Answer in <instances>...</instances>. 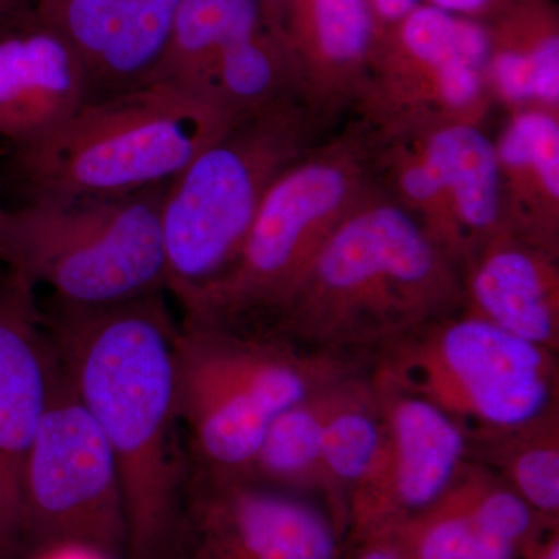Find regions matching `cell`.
<instances>
[{"instance_id":"obj_1","label":"cell","mask_w":559,"mask_h":559,"mask_svg":"<svg viewBox=\"0 0 559 559\" xmlns=\"http://www.w3.org/2000/svg\"><path fill=\"white\" fill-rule=\"evenodd\" d=\"M40 326L119 465L128 559H150L187 469L176 403V325L165 293L80 307L50 299Z\"/></svg>"},{"instance_id":"obj_2","label":"cell","mask_w":559,"mask_h":559,"mask_svg":"<svg viewBox=\"0 0 559 559\" xmlns=\"http://www.w3.org/2000/svg\"><path fill=\"white\" fill-rule=\"evenodd\" d=\"M465 305L459 267L378 187L337 230L267 336L345 358Z\"/></svg>"},{"instance_id":"obj_3","label":"cell","mask_w":559,"mask_h":559,"mask_svg":"<svg viewBox=\"0 0 559 559\" xmlns=\"http://www.w3.org/2000/svg\"><path fill=\"white\" fill-rule=\"evenodd\" d=\"M377 189L369 139L352 119L280 176L223 274L176 294L182 323L267 336L331 235Z\"/></svg>"},{"instance_id":"obj_4","label":"cell","mask_w":559,"mask_h":559,"mask_svg":"<svg viewBox=\"0 0 559 559\" xmlns=\"http://www.w3.org/2000/svg\"><path fill=\"white\" fill-rule=\"evenodd\" d=\"M235 120L167 83L86 98L68 121L13 148L11 173L31 198L119 197L170 182Z\"/></svg>"},{"instance_id":"obj_5","label":"cell","mask_w":559,"mask_h":559,"mask_svg":"<svg viewBox=\"0 0 559 559\" xmlns=\"http://www.w3.org/2000/svg\"><path fill=\"white\" fill-rule=\"evenodd\" d=\"M347 360L280 337L180 323L176 403L187 459L215 473L248 476L272 421L352 374Z\"/></svg>"},{"instance_id":"obj_6","label":"cell","mask_w":559,"mask_h":559,"mask_svg":"<svg viewBox=\"0 0 559 559\" xmlns=\"http://www.w3.org/2000/svg\"><path fill=\"white\" fill-rule=\"evenodd\" d=\"M168 183L91 198H28L0 213V264L80 307L167 290L162 205Z\"/></svg>"},{"instance_id":"obj_7","label":"cell","mask_w":559,"mask_h":559,"mask_svg":"<svg viewBox=\"0 0 559 559\" xmlns=\"http://www.w3.org/2000/svg\"><path fill=\"white\" fill-rule=\"evenodd\" d=\"M329 132L304 102L278 103L231 121L171 179L162 205L168 293L223 274L272 186Z\"/></svg>"},{"instance_id":"obj_8","label":"cell","mask_w":559,"mask_h":559,"mask_svg":"<svg viewBox=\"0 0 559 559\" xmlns=\"http://www.w3.org/2000/svg\"><path fill=\"white\" fill-rule=\"evenodd\" d=\"M555 355L462 311L382 349L373 382L506 437L557 417Z\"/></svg>"},{"instance_id":"obj_9","label":"cell","mask_w":559,"mask_h":559,"mask_svg":"<svg viewBox=\"0 0 559 559\" xmlns=\"http://www.w3.org/2000/svg\"><path fill=\"white\" fill-rule=\"evenodd\" d=\"M487 25L419 3L382 28L353 120L370 139L479 124L492 97Z\"/></svg>"},{"instance_id":"obj_10","label":"cell","mask_w":559,"mask_h":559,"mask_svg":"<svg viewBox=\"0 0 559 559\" xmlns=\"http://www.w3.org/2000/svg\"><path fill=\"white\" fill-rule=\"evenodd\" d=\"M21 524L22 551L75 540L128 559L119 465L58 360L22 474Z\"/></svg>"},{"instance_id":"obj_11","label":"cell","mask_w":559,"mask_h":559,"mask_svg":"<svg viewBox=\"0 0 559 559\" xmlns=\"http://www.w3.org/2000/svg\"><path fill=\"white\" fill-rule=\"evenodd\" d=\"M344 530L326 507L187 459L150 559H341Z\"/></svg>"},{"instance_id":"obj_12","label":"cell","mask_w":559,"mask_h":559,"mask_svg":"<svg viewBox=\"0 0 559 559\" xmlns=\"http://www.w3.org/2000/svg\"><path fill=\"white\" fill-rule=\"evenodd\" d=\"M373 385L384 415V443L369 476L349 492L344 547L384 538L428 509L457 479L468 454V436L443 412Z\"/></svg>"},{"instance_id":"obj_13","label":"cell","mask_w":559,"mask_h":559,"mask_svg":"<svg viewBox=\"0 0 559 559\" xmlns=\"http://www.w3.org/2000/svg\"><path fill=\"white\" fill-rule=\"evenodd\" d=\"M419 132V151L399 183L401 204L459 267L503 227L495 140L479 124Z\"/></svg>"},{"instance_id":"obj_14","label":"cell","mask_w":559,"mask_h":559,"mask_svg":"<svg viewBox=\"0 0 559 559\" xmlns=\"http://www.w3.org/2000/svg\"><path fill=\"white\" fill-rule=\"evenodd\" d=\"M53 352L35 286L5 270L0 285V559H20L21 488L25 460L46 409Z\"/></svg>"},{"instance_id":"obj_15","label":"cell","mask_w":559,"mask_h":559,"mask_svg":"<svg viewBox=\"0 0 559 559\" xmlns=\"http://www.w3.org/2000/svg\"><path fill=\"white\" fill-rule=\"evenodd\" d=\"M554 527L506 480L465 463L436 502L384 538L403 559H521Z\"/></svg>"},{"instance_id":"obj_16","label":"cell","mask_w":559,"mask_h":559,"mask_svg":"<svg viewBox=\"0 0 559 559\" xmlns=\"http://www.w3.org/2000/svg\"><path fill=\"white\" fill-rule=\"evenodd\" d=\"M304 105L331 131L353 112L366 84L380 25L369 0H289L280 24Z\"/></svg>"},{"instance_id":"obj_17","label":"cell","mask_w":559,"mask_h":559,"mask_svg":"<svg viewBox=\"0 0 559 559\" xmlns=\"http://www.w3.org/2000/svg\"><path fill=\"white\" fill-rule=\"evenodd\" d=\"M182 0H62L43 17L79 58L87 97L139 86L156 69Z\"/></svg>"},{"instance_id":"obj_18","label":"cell","mask_w":559,"mask_h":559,"mask_svg":"<svg viewBox=\"0 0 559 559\" xmlns=\"http://www.w3.org/2000/svg\"><path fill=\"white\" fill-rule=\"evenodd\" d=\"M86 97L79 58L35 11L0 25V139L16 148L44 138Z\"/></svg>"},{"instance_id":"obj_19","label":"cell","mask_w":559,"mask_h":559,"mask_svg":"<svg viewBox=\"0 0 559 559\" xmlns=\"http://www.w3.org/2000/svg\"><path fill=\"white\" fill-rule=\"evenodd\" d=\"M558 260L502 231L463 267V312L557 353Z\"/></svg>"},{"instance_id":"obj_20","label":"cell","mask_w":559,"mask_h":559,"mask_svg":"<svg viewBox=\"0 0 559 559\" xmlns=\"http://www.w3.org/2000/svg\"><path fill=\"white\" fill-rule=\"evenodd\" d=\"M503 227L559 257V112H510L495 140Z\"/></svg>"},{"instance_id":"obj_21","label":"cell","mask_w":559,"mask_h":559,"mask_svg":"<svg viewBox=\"0 0 559 559\" xmlns=\"http://www.w3.org/2000/svg\"><path fill=\"white\" fill-rule=\"evenodd\" d=\"M485 25L492 102L510 112H559V11L554 0H525Z\"/></svg>"},{"instance_id":"obj_22","label":"cell","mask_w":559,"mask_h":559,"mask_svg":"<svg viewBox=\"0 0 559 559\" xmlns=\"http://www.w3.org/2000/svg\"><path fill=\"white\" fill-rule=\"evenodd\" d=\"M261 24L259 0H182L164 53L145 83L171 84L216 103L221 62Z\"/></svg>"},{"instance_id":"obj_23","label":"cell","mask_w":559,"mask_h":559,"mask_svg":"<svg viewBox=\"0 0 559 559\" xmlns=\"http://www.w3.org/2000/svg\"><path fill=\"white\" fill-rule=\"evenodd\" d=\"M359 381L348 374L282 412L267 429L245 477L294 495L322 492L319 457L323 430L331 415L352 395Z\"/></svg>"},{"instance_id":"obj_24","label":"cell","mask_w":559,"mask_h":559,"mask_svg":"<svg viewBox=\"0 0 559 559\" xmlns=\"http://www.w3.org/2000/svg\"><path fill=\"white\" fill-rule=\"evenodd\" d=\"M384 437V415L378 390L373 382L360 380L352 395L331 415L320 443L322 495L344 535L349 492L373 469Z\"/></svg>"},{"instance_id":"obj_25","label":"cell","mask_w":559,"mask_h":559,"mask_svg":"<svg viewBox=\"0 0 559 559\" xmlns=\"http://www.w3.org/2000/svg\"><path fill=\"white\" fill-rule=\"evenodd\" d=\"M296 98L301 100L299 76L286 40L263 21L221 62L215 102L238 119Z\"/></svg>"},{"instance_id":"obj_26","label":"cell","mask_w":559,"mask_h":559,"mask_svg":"<svg viewBox=\"0 0 559 559\" xmlns=\"http://www.w3.org/2000/svg\"><path fill=\"white\" fill-rule=\"evenodd\" d=\"M510 440L506 480L544 520L559 521L558 418L521 432L499 437Z\"/></svg>"},{"instance_id":"obj_27","label":"cell","mask_w":559,"mask_h":559,"mask_svg":"<svg viewBox=\"0 0 559 559\" xmlns=\"http://www.w3.org/2000/svg\"><path fill=\"white\" fill-rule=\"evenodd\" d=\"M423 2L455 16L488 24L489 21L496 20L500 14L520 5L525 0H423Z\"/></svg>"},{"instance_id":"obj_28","label":"cell","mask_w":559,"mask_h":559,"mask_svg":"<svg viewBox=\"0 0 559 559\" xmlns=\"http://www.w3.org/2000/svg\"><path fill=\"white\" fill-rule=\"evenodd\" d=\"M341 559H403L389 538H374L344 547Z\"/></svg>"},{"instance_id":"obj_29","label":"cell","mask_w":559,"mask_h":559,"mask_svg":"<svg viewBox=\"0 0 559 559\" xmlns=\"http://www.w3.org/2000/svg\"><path fill=\"white\" fill-rule=\"evenodd\" d=\"M369 3L381 32L382 28L406 16L409 11L423 3V0H369Z\"/></svg>"},{"instance_id":"obj_30","label":"cell","mask_w":559,"mask_h":559,"mask_svg":"<svg viewBox=\"0 0 559 559\" xmlns=\"http://www.w3.org/2000/svg\"><path fill=\"white\" fill-rule=\"evenodd\" d=\"M521 559H559V527L550 528L533 540Z\"/></svg>"},{"instance_id":"obj_31","label":"cell","mask_w":559,"mask_h":559,"mask_svg":"<svg viewBox=\"0 0 559 559\" xmlns=\"http://www.w3.org/2000/svg\"><path fill=\"white\" fill-rule=\"evenodd\" d=\"M35 2L36 0H0V25L33 13Z\"/></svg>"},{"instance_id":"obj_32","label":"cell","mask_w":559,"mask_h":559,"mask_svg":"<svg viewBox=\"0 0 559 559\" xmlns=\"http://www.w3.org/2000/svg\"><path fill=\"white\" fill-rule=\"evenodd\" d=\"M263 21L272 31L280 33V24H282L283 14L289 0H259Z\"/></svg>"},{"instance_id":"obj_33","label":"cell","mask_w":559,"mask_h":559,"mask_svg":"<svg viewBox=\"0 0 559 559\" xmlns=\"http://www.w3.org/2000/svg\"><path fill=\"white\" fill-rule=\"evenodd\" d=\"M62 0H36L35 2V13L39 20L46 17L47 14H50L51 11L57 9V5H60Z\"/></svg>"},{"instance_id":"obj_34","label":"cell","mask_w":559,"mask_h":559,"mask_svg":"<svg viewBox=\"0 0 559 559\" xmlns=\"http://www.w3.org/2000/svg\"><path fill=\"white\" fill-rule=\"evenodd\" d=\"M3 277H5V271H3V275H0V285H2Z\"/></svg>"},{"instance_id":"obj_35","label":"cell","mask_w":559,"mask_h":559,"mask_svg":"<svg viewBox=\"0 0 559 559\" xmlns=\"http://www.w3.org/2000/svg\"><path fill=\"white\" fill-rule=\"evenodd\" d=\"M5 207H2V204H0V213H2V210Z\"/></svg>"}]
</instances>
